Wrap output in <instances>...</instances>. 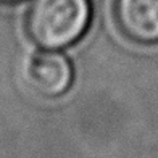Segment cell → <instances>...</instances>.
<instances>
[{
	"mask_svg": "<svg viewBox=\"0 0 158 158\" xmlns=\"http://www.w3.org/2000/svg\"><path fill=\"white\" fill-rule=\"evenodd\" d=\"M90 15L89 0H32L26 15V31L40 48H66L87 31Z\"/></svg>",
	"mask_w": 158,
	"mask_h": 158,
	"instance_id": "6da1fadb",
	"label": "cell"
},
{
	"mask_svg": "<svg viewBox=\"0 0 158 158\" xmlns=\"http://www.w3.org/2000/svg\"><path fill=\"white\" fill-rule=\"evenodd\" d=\"M18 2H21V0H0V3H18Z\"/></svg>",
	"mask_w": 158,
	"mask_h": 158,
	"instance_id": "277c9868",
	"label": "cell"
},
{
	"mask_svg": "<svg viewBox=\"0 0 158 158\" xmlns=\"http://www.w3.org/2000/svg\"><path fill=\"white\" fill-rule=\"evenodd\" d=\"M113 13L124 37L142 45L158 44V0H114Z\"/></svg>",
	"mask_w": 158,
	"mask_h": 158,
	"instance_id": "7a4b0ae2",
	"label": "cell"
},
{
	"mask_svg": "<svg viewBox=\"0 0 158 158\" xmlns=\"http://www.w3.org/2000/svg\"><path fill=\"white\" fill-rule=\"evenodd\" d=\"M27 82L45 97H60L73 82V66L56 50L37 53L27 66Z\"/></svg>",
	"mask_w": 158,
	"mask_h": 158,
	"instance_id": "3957f363",
	"label": "cell"
}]
</instances>
